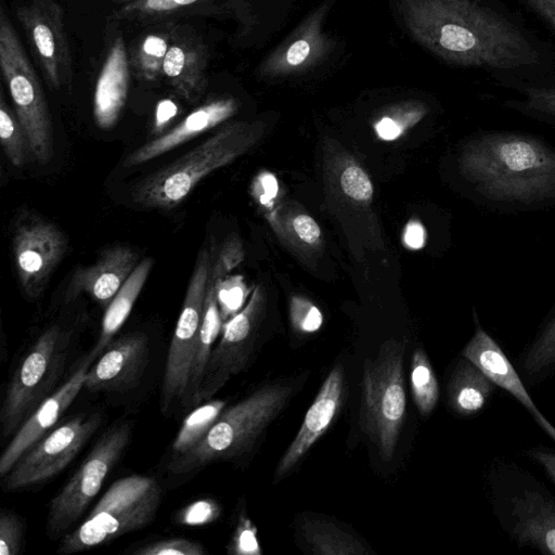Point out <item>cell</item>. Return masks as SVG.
Returning a JSON list of instances; mask_svg holds the SVG:
<instances>
[{
    "label": "cell",
    "mask_w": 555,
    "mask_h": 555,
    "mask_svg": "<svg viewBox=\"0 0 555 555\" xmlns=\"http://www.w3.org/2000/svg\"><path fill=\"white\" fill-rule=\"evenodd\" d=\"M149 337L131 333L112 341L89 367L83 388L91 392H126L139 386L149 363Z\"/></svg>",
    "instance_id": "cell-14"
},
{
    "label": "cell",
    "mask_w": 555,
    "mask_h": 555,
    "mask_svg": "<svg viewBox=\"0 0 555 555\" xmlns=\"http://www.w3.org/2000/svg\"><path fill=\"white\" fill-rule=\"evenodd\" d=\"M405 344L388 340L363 365L361 423L384 461L393 456L405 416Z\"/></svg>",
    "instance_id": "cell-5"
},
{
    "label": "cell",
    "mask_w": 555,
    "mask_h": 555,
    "mask_svg": "<svg viewBox=\"0 0 555 555\" xmlns=\"http://www.w3.org/2000/svg\"><path fill=\"white\" fill-rule=\"evenodd\" d=\"M160 499V486L154 478L132 475L116 480L85 521L65 534L59 553L87 551L141 530L154 519Z\"/></svg>",
    "instance_id": "cell-3"
},
{
    "label": "cell",
    "mask_w": 555,
    "mask_h": 555,
    "mask_svg": "<svg viewBox=\"0 0 555 555\" xmlns=\"http://www.w3.org/2000/svg\"><path fill=\"white\" fill-rule=\"evenodd\" d=\"M221 328L222 319L216 298L215 280L210 275L205 298L204 314L199 336L192 363L189 390L185 397L188 401H190L191 398L196 393L201 385L206 364L212 350V345L216 341Z\"/></svg>",
    "instance_id": "cell-25"
},
{
    "label": "cell",
    "mask_w": 555,
    "mask_h": 555,
    "mask_svg": "<svg viewBox=\"0 0 555 555\" xmlns=\"http://www.w3.org/2000/svg\"><path fill=\"white\" fill-rule=\"evenodd\" d=\"M310 52V46L307 40H298L294 42L287 53H286V60L289 65L296 66L302 63Z\"/></svg>",
    "instance_id": "cell-44"
},
{
    "label": "cell",
    "mask_w": 555,
    "mask_h": 555,
    "mask_svg": "<svg viewBox=\"0 0 555 555\" xmlns=\"http://www.w3.org/2000/svg\"><path fill=\"white\" fill-rule=\"evenodd\" d=\"M138 555H203L204 546L183 538H171L146 544L137 551Z\"/></svg>",
    "instance_id": "cell-35"
},
{
    "label": "cell",
    "mask_w": 555,
    "mask_h": 555,
    "mask_svg": "<svg viewBox=\"0 0 555 555\" xmlns=\"http://www.w3.org/2000/svg\"><path fill=\"white\" fill-rule=\"evenodd\" d=\"M131 437V427L121 422L108 428L63 489L50 501L47 533L51 539L63 534L85 513L99 493Z\"/></svg>",
    "instance_id": "cell-7"
},
{
    "label": "cell",
    "mask_w": 555,
    "mask_h": 555,
    "mask_svg": "<svg viewBox=\"0 0 555 555\" xmlns=\"http://www.w3.org/2000/svg\"><path fill=\"white\" fill-rule=\"evenodd\" d=\"M249 141L248 134L240 126L221 129L141 180L132 190L133 202L146 208L176 207L202 179L241 154Z\"/></svg>",
    "instance_id": "cell-4"
},
{
    "label": "cell",
    "mask_w": 555,
    "mask_h": 555,
    "mask_svg": "<svg viewBox=\"0 0 555 555\" xmlns=\"http://www.w3.org/2000/svg\"><path fill=\"white\" fill-rule=\"evenodd\" d=\"M133 1H135V0H114V2H116V3H124V5L128 4V3H131Z\"/></svg>",
    "instance_id": "cell-50"
},
{
    "label": "cell",
    "mask_w": 555,
    "mask_h": 555,
    "mask_svg": "<svg viewBox=\"0 0 555 555\" xmlns=\"http://www.w3.org/2000/svg\"><path fill=\"white\" fill-rule=\"evenodd\" d=\"M170 43V34H149L134 44L130 67L137 78L155 81L163 74L165 56Z\"/></svg>",
    "instance_id": "cell-28"
},
{
    "label": "cell",
    "mask_w": 555,
    "mask_h": 555,
    "mask_svg": "<svg viewBox=\"0 0 555 555\" xmlns=\"http://www.w3.org/2000/svg\"><path fill=\"white\" fill-rule=\"evenodd\" d=\"M491 392V380L472 362H463L449 384L452 408L463 415L478 412Z\"/></svg>",
    "instance_id": "cell-24"
},
{
    "label": "cell",
    "mask_w": 555,
    "mask_h": 555,
    "mask_svg": "<svg viewBox=\"0 0 555 555\" xmlns=\"http://www.w3.org/2000/svg\"><path fill=\"white\" fill-rule=\"evenodd\" d=\"M0 141L2 149L15 167L25 165L33 150L28 137L14 109L7 103L3 90H0Z\"/></svg>",
    "instance_id": "cell-29"
},
{
    "label": "cell",
    "mask_w": 555,
    "mask_h": 555,
    "mask_svg": "<svg viewBox=\"0 0 555 555\" xmlns=\"http://www.w3.org/2000/svg\"><path fill=\"white\" fill-rule=\"evenodd\" d=\"M344 396L345 373L341 365H336L323 382L296 437L281 457L274 475L276 480L289 473L325 434L343 404Z\"/></svg>",
    "instance_id": "cell-16"
},
{
    "label": "cell",
    "mask_w": 555,
    "mask_h": 555,
    "mask_svg": "<svg viewBox=\"0 0 555 555\" xmlns=\"http://www.w3.org/2000/svg\"><path fill=\"white\" fill-rule=\"evenodd\" d=\"M517 518L515 531L529 541L555 554V505L537 493L525 492L514 500Z\"/></svg>",
    "instance_id": "cell-22"
},
{
    "label": "cell",
    "mask_w": 555,
    "mask_h": 555,
    "mask_svg": "<svg viewBox=\"0 0 555 555\" xmlns=\"http://www.w3.org/2000/svg\"><path fill=\"white\" fill-rule=\"evenodd\" d=\"M220 514L218 504L211 500L195 502L179 513L178 519L186 525H203L215 520Z\"/></svg>",
    "instance_id": "cell-40"
},
{
    "label": "cell",
    "mask_w": 555,
    "mask_h": 555,
    "mask_svg": "<svg viewBox=\"0 0 555 555\" xmlns=\"http://www.w3.org/2000/svg\"><path fill=\"white\" fill-rule=\"evenodd\" d=\"M261 183L264 190V194L261 196L260 201L262 204L269 205V203L275 197L278 193V182L274 176L266 173L261 178Z\"/></svg>",
    "instance_id": "cell-49"
},
{
    "label": "cell",
    "mask_w": 555,
    "mask_h": 555,
    "mask_svg": "<svg viewBox=\"0 0 555 555\" xmlns=\"http://www.w3.org/2000/svg\"><path fill=\"white\" fill-rule=\"evenodd\" d=\"M211 278L215 280L216 298L222 322H227L240 312L247 295L246 287L240 276L227 280Z\"/></svg>",
    "instance_id": "cell-33"
},
{
    "label": "cell",
    "mask_w": 555,
    "mask_h": 555,
    "mask_svg": "<svg viewBox=\"0 0 555 555\" xmlns=\"http://www.w3.org/2000/svg\"><path fill=\"white\" fill-rule=\"evenodd\" d=\"M555 31V0H524Z\"/></svg>",
    "instance_id": "cell-43"
},
{
    "label": "cell",
    "mask_w": 555,
    "mask_h": 555,
    "mask_svg": "<svg viewBox=\"0 0 555 555\" xmlns=\"http://www.w3.org/2000/svg\"><path fill=\"white\" fill-rule=\"evenodd\" d=\"M130 61L124 38L112 42L99 74L93 99L94 119L99 127L107 129L118 119L129 88Z\"/></svg>",
    "instance_id": "cell-21"
},
{
    "label": "cell",
    "mask_w": 555,
    "mask_h": 555,
    "mask_svg": "<svg viewBox=\"0 0 555 555\" xmlns=\"http://www.w3.org/2000/svg\"><path fill=\"white\" fill-rule=\"evenodd\" d=\"M411 386L420 413L429 414L437 404L439 386L426 353L420 348L414 351L412 357Z\"/></svg>",
    "instance_id": "cell-31"
},
{
    "label": "cell",
    "mask_w": 555,
    "mask_h": 555,
    "mask_svg": "<svg viewBox=\"0 0 555 555\" xmlns=\"http://www.w3.org/2000/svg\"><path fill=\"white\" fill-rule=\"evenodd\" d=\"M207 61V51L202 41L195 36L172 30L163 75L181 98L196 103L206 89Z\"/></svg>",
    "instance_id": "cell-19"
},
{
    "label": "cell",
    "mask_w": 555,
    "mask_h": 555,
    "mask_svg": "<svg viewBox=\"0 0 555 555\" xmlns=\"http://www.w3.org/2000/svg\"><path fill=\"white\" fill-rule=\"evenodd\" d=\"M242 258L243 253L240 242L235 238L228 240L219 251L217 260L212 263L211 276L216 280L222 279Z\"/></svg>",
    "instance_id": "cell-41"
},
{
    "label": "cell",
    "mask_w": 555,
    "mask_h": 555,
    "mask_svg": "<svg viewBox=\"0 0 555 555\" xmlns=\"http://www.w3.org/2000/svg\"><path fill=\"white\" fill-rule=\"evenodd\" d=\"M176 105L171 101L166 100L160 102L157 107L155 128H162L163 125L176 114Z\"/></svg>",
    "instance_id": "cell-48"
},
{
    "label": "cell",
    "mask_w": 555,
    "mask_h": 555,
    "mask_svg": "<svg viewBox=\"0 0 555 555\" xmlns=\"http://www.w3.org/2000/svg\"><path fill=\"white\" fill-rule=\"evenodd\" d=\"M376 131L384 140H393L401 133V127L391 118L384 117L376 124Z\"/></svg>",
    "instance_id": "cell-46"
},
{
    "label": "cell",
    "mask_w": 555,
    "mask_h": 555,
    "mask_svg": "<svg viewBox=\"0 0 555 555\" xmlns=\"http://www.w3.org/2000/svg\"><path fill=\"white\" fill-rule=\"evenodd\" d=\"M301 533L314 554H367V550L353 534L330 520L307 519L301 525Z\"/></svg>",
    "instance_id": "cell-26"
},
{
    "label": "cell",
    "mask_w": 555,
    "mask_h": 555,
    "mask_svg": "<svg viewBox=\"0 0 555 555\" xmlns=\"http://www.w3.org/2000/svg\"><path fill=\"white\" fill-rule=\"evenodd\" d=\"M61 336L57 325L44 331L13 373L0 413L3 436L15 434L34 412L56 364Z\"/></svg>",
    "instance_id": "cell-12"
},
{
    "label": "cell",
    "mask_w": 555,
    "mask_h": 555,
    "mask_svg": "<svg viewBox=\"0 0 555 555\" xmlns=\"http://www.w3.org/2000/svg\"><path fill=\"white\" fill-rule=\"evenodd\" d=\"M48 85L54 90L72 86L73 66L63 8L56 0H31L16 9Z\"/></svg>",
    "instance_id": "cell-11"
},
{
    "label": "cell",
    "mask_w": 555,
    "mask_h": 555,
    "mask_svg": "<svg viewBox=\"0 0 555 555\" xmlns=\"http://www.w3.org/2000/svg\"><path fill=\"white\" fill-rule=\"evenodd\" d=\"M292 321L298 331L313 333L321 327L323 317L317 307L301 300H295L292 307Z\"/></svg>",
    "instance_id": "cell-39"
},
{
    "label": "cell",
    "mask_w": 555,
    "mask_h": 555,
    "mask_svg": "<svg viewBox=\"0 0 555 555\" xmlns=\"http://www.w3.org/2000/svg\"><path fill=\"white\" fill-rule=\"evenodd\" d=\"M225 402L212 400L195 409L183 422L172 444L173 456L179 455L196 444L211 428Z\"/></svg>",
    "instance_id": "cell-30"
},
{
    "label": "cell",
    "mask_w": 555,
    "mask_h": 555,
    "mask_svg": "<svg viewBox=\"0 0 555 555\" xmlns=\"http://www.w3.org/2000/svg\"><path fill=\"white\" fill-rule=\"evenodd\" d=\"M234 112L235 103L232 99L207 102L195 108L169 131L134 150L125 158L124 167L130 168L150 162L216 127Z\"/></svg>",
    "instance_id": "cell-20"
},
{
    "label": "cell",
    "mask_w": 555,
    "mask_h": 555,
    "mask_svg": "<svg viewBox=\"0 0 555 555\" xmlns=\"http://www.w3.org/2000/svg\"><path fill=\"white\" fill-rule=\"evenodd\" d=\"M343 191L356 201H369L373 194L372 183L358 166L347 167L340 177Z\"/></svg>",
    "instance_id": "cell-38"
},
{
    "label": "cell",
    "mask_w": 555,
    "mask_h": 555,
    "mask_svg": "<svg viewBox=\"0 0 555 555\" xmlns=\"http://www.w3.org/2000/svg\"><path fill=\"white\" fill-rule=\"evenodd\" d=\"M515 87L522 99L513 101L514 104L529 113L555 118V82L540 80L517 81Z\"/></svg>",
    "instance_id": "cell-32"
},
{
    "label": "cell",
    "mask_w": 555,
    "mask_h": 555,
    "mask_svg": "<svg viewBox=\"0 0 555 555\" xmlns=\"http://www.w3.org/2000/svg\"><path fill=\"white\" fill-rule=\"evenodd\" d=\"M101 424L99 414L70 418L25 452L3 477L7 491L20 490L50 479L79 453Z\"/></svg>",
    "instance_id": "cell-9"
},
{
    "label": "cell",
    "mask_w": 555,
    "mask_h": 555,
    "mask_svg": "<svg viewBox=\"0 0 555 555\" xmlns=\"http://www.w3.org/2000/svg\"><path fill=\"white\" fill-rule=\"evenodd\" d=\"M96 356L99 353L92 349L70 377L55 392L41 401L39 406L20 426L0 456V476L2 478L25 452L47 435L83 389L86 374Z\"/></svg>",
    "instance_id": "cell-15"
},
{
    "label": "cell",
    "mask_w": 555,
    "mask_h": 555,
    "mask_svg": "<svg viewBox=\"0 0 555 555\" xmlns=\"http://www.w3.org/2000/svg\"><path fill=\"white\" fill-rule=\"evenodd\" d=\"M219 0H135L125 4L117 17L131 21H158L179 15L209 14Z\"/></svg>",
    "instance_id": "cell-27"
},
{
    "label": "cell",
    "mask_w": 555,
    "mask_h": 555,
    "mask_svg": "<svg viewBox=\"0 0 555 555\" xmlns=\"http://www.w3.org/2000/svg\"><path fill=\"white\" fill-rule=\"evenodd\" d=\"M260 306L256 296L222 325V336L212 348L204 376L189 404L209 401L231 377L241 373L255 348Z\"/></svg>",
    "instance_id": "cell-13"
},
{
    "label": "cell",
    "mask_w": 555,
    "mask_h": 555,
    "mask_svg": "<svg viewBox=\"0 0 555 555\" xmlns=\"http://www.w3.org/2000/svg\"><path fill=\"white\" fill-rule=\"evenodd\" d=\"M552 363H555V319L529 351L525 367L534 373Z\"/></svg>",
    "instance_id": "cell-34"
},
{
    "label": "cell",
    "mask_w": 555,
    "mask_h": 555,
    "mask_svg": "<svg viewBox=\"0 0 555 555\" xmlns=\"http://www.w3.org/2000/svg\"><path fill=\"white\" fill-rule=\"evenodd\" d=\"M294 387L266 385L223 410L207 434L185 452L172 456L168 470L181 475L210 463L241 456L254 446L268 425L282 412Z\"/></svg>",
    "instance_id": "cell-2"
},
{
    "label": "cell",
    "mask_w": 555,
    "mask_h": 555,
    "mask_svg": "<svg viewBox=\"0 0 555 555\" xmlns=\"http://www.w3.org/2000/svg\"><path fill=\"white\" fill-rule=\"evenodd\" d=\"M463 356L476 365L491 383L512 393L534 417L537 423L555 440V427L539 411L524 387L515 369L498 344L481 328L477 327Z\"/></svg>",
    "instance_id": "cell-18"
},
{
    "label": "cell",
    "mask_w": 555,
    "mask_h": 555,
    "mask_svg": "<svg viewBox=\"0 0 555 555\" xmlns=\"http://www.w3.org/2000/svg\"><path fill=\"white\" fill-rule=\"evenodd\" d=\"M23 541V525L14 514L2 512L0 515V554L16 555Z\"/></svg>",
    "instance_id": "cell-37"
},
{
    "label": "cell",
    "mask_w": 555,
    "mask_h": 555,
    "mask_svg": "<svg viewBox=\"0 0 555 555\" xmlns=\"http://www.w3.org/2000/svg\"><path fill=\"white\" fill-rule=\"evenodd\" d=\"M212 263L211 247L203 246L189 281L167 354L160 398L163 409H167L173 400L186 397Z\"/></svg>",
    "instance_id": "cell-8"
},
{
    "label": "cell",
    "mask_w": 555,
    "mask_h": 555,
    "mask_svg": "<svg viewBox=\"0 0 555 555\" xmlns=\"http://www.w3.org/2000/svg\"><path fill=\"white\" fill-rule=\"evenodd\" d=\"M138 263V254L130 246L103 249L93 264L76 270L65 293L66 302L87 293L106 308Z\"/></svg>",
    "instance_id": "cell-17"
},
{
    "label": "cell",
    "mask_w": 555,
    "mask_h": 555,
    "mask_svg": "<svg viewBox=\"0 0 555 555\" xmlns=\"http://www.w3.org/2000/svg\"><path fill=\"white\" fill-rule=\"evenodd\" d=\"M153 260H141L125 284L105 308L99 339L93 348L99 354L112 343L113 336L124 325L152 270Z\"/></svg>",
    "instance_id": "cell-23"
},
{
    "label": "cell",
    "mask_w": 555,
    "mask_h": 555,
    "mask_svg": "<svg viewBox=\"0 0 555 555\" xmlns=\"http://www.w3.org/2000/svg\"><path fill=\"white\" fill-rule=\"evenodd\" d=\"M462 169L493 199L537 201L555 194V152L530 138L481 137L468 145Z\"/></svg>",
    "instance_id": "cell-1"
},
{
    "label": "cell",
    "mask_w": 555,
    "mask_h": 555,
    "mask_svg": "<svg viewBox=\"0 0 555 555\" xmlns=\"http://www.w3.org/2000/svg\"><path fill=\"white\" fill-rule=\"evenodd\" d=\"M297 235L306 243L312 244L320 237V228L317 222L307 215H299L293 221Z\"/></svg>",
    "instance_id": "cell-42"
},
{
    "label": "cell",
    "mask_w": 555,
    "mask_h": 555,
    "mask_svg": "<svg viewBox=\"0 0 555 555\" xmlns=\"http://www.w3.org/2000/svg\"><path fill=\"white\" fill-rule=\"evenodd\" d=\"M0 67L33 156L38 163L47 164L53 157L54 134L46 94L3 8L0 10Z\"/></svg>",
    "instance_id": "cell-6"
},
{
    "label": "cell",
    "mask_w": 555,
    "mask_h": 555,
    "mask_svg": "<svg viewBox=\"0 0 555 555\" xmlns=\"http://www.w3.org/2000/svg\"><path fill=\"white\" fill-rule=\"evenodd\" d=\"M531 455L545 468L547 474L555 481V453L542 450H533Z\"/></svg>",
    "instance_id": "cell-47"
},
{
    "label": "cell",
    "mask_w": 555,
    "mask_h": 555,
    "mask_svg": "<svg viewBox=\"0 0 555 555\" xmlns=\"http://www.w3.org/2000/svg\"><path fill=\"white\" fill-rule=\"evenodd\" d=\"M425 233L421 223L410 222L404 232V242L410 248H421L424 244Z\"/></svg>",
    "instance_id": "cell-45"
},
{
    "label": "cell",
    "mask_w": 555,
    "mask_h": 555,
    "mask_svg": "<svg viewBox=\"0 0 555 555\" xmlns=\"http://www.w3.org/2000/svg\"><path fill=\"white\" fill-rule=\"evenodd\" d=\"M12 247L21 288L26 297L36 299L64 257L67 238L55 223L26 212L15 222Z\"/></svg>",
    "instance_id": "cell-10"
},
{
    "label": "cell",
    "mask_w": 555,
    "mask_h": 555,
    "mask_svg": "<svg viewBox=\"0 0 555 555\" xmlns=\"http://www.w3.org/2000/svg\"><path fill=\"white\" fill-rule=\"evenodd\" d=\"M228 552L235 555H260L261 548L257 538V528L250 519L241 514L237 526L228 547Z\"/></svg>",
    "instance_id": "cell-36"
}]
</instances>
